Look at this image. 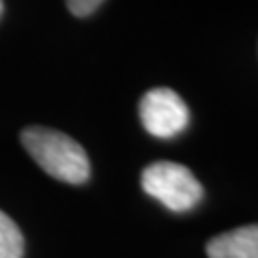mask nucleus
<instances>
[{"instance_id": "1", "label": "nucleus", "mask_w": 258, "mask_h": 258, "mask_svg": "<svg viewBox=\"0 0 258 258\" xmlns=\"http://www.w3.org/2000/svg\"><path fill=\"white\" fill-rule=\"evenodd\" d=\"M22 144L47 174L62 183L80 185L91 176L86 151L67 134L47 127H26Z\"/></svg>"}, {"instance_id": "2", "label": "nucleus", "mask_w": 258, "mask_h": 258, "mask_svg": "<svg viewBox=\"0 0 258 258\" xmlns=\"http://www.w3.org/2000/svg\"><path fill=\"white\" fill-rule=\"evenodd\" d=\"M142 189L170 211H191L203 200V185L189 168L174 161H155L142 170Z\"/></svg>"}, {"instance_id": "3", "label": "nucleus", "mask_w": 258, "mask_h": 258, "mask_svg": "<svg viewBox=\"0 0 258 258\" xmlns=\"http://www.w3.org/2000/svg\"><path fill=\"white\" fill-rule=\"evenodd\" d=\"M140 120L155 138H172L189 123V110L172 88H151L140 99Z\"/></svg>"}, {"instance_id": "4", "label": "nucleus", "mask_w": 258, "mask_h": 258, "mask_svg": "<svg viewBox=\"0 0 258 258\" xmlns=\"http://www.w3.org/2000/svg\"><path fill=\"white\" fill-rule=\"evenodd\" d=\"M209 258H258V224L222 232L207 243Z\"/></svg>"}, {"instance_id": "5", "label": "nucleus", "mask_w": 258, "mask_h": 258, "mask_svg": "<svg viewBox=\"0 0 258 258\" xmlns=\"http://www.w3.org/2000/svg\"><path fill=\"white\" fill-rule=\"evenodd\" d=\"M24 237L18 224L7 213L0 211V258H22Z\"/></svg>"}, {"instance_id": "6", "label": "nucleus", "mask_w": 258, "mask_h": 258, "mask_svg": "<svg viewBox=\"0 0 258 258\" xmlns=\"http://www.w3.org/2000/svg\"><path fill=\"white\" fill-rule=\"evenodd\" d=\"M101 3L103 0H67V7L78 18H86V15H91Z\"/></svg>"}, {"instance_id": "7", "label": "nucleus", "mask_w": 258, "mask_h": 258, "mask_svg": "<svg viewBox=\"0 0 258 258\" xmlns=\"http://www.w3.org/2000/svg\"><path fill=\"white\" fill-rule=\"evenodd\" d=\"M3 9H5V5H3V0H0V15H3Z\"/></svg>"}]
</instances>
